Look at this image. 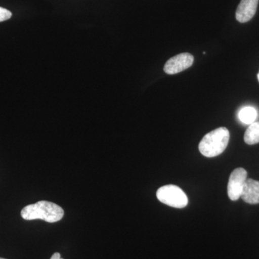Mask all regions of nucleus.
Segmentation results:
<instances>
[{
    "label": "nucleus",
    "mask_w": 259,
    "mask_h": 259,
    "mask_svg": "<svg viewBox=\"0 0 259 259\" xmlns=\"http://www.w3.org/2000/svg\"><path fill=\"white\" fill-rule=\"evenodd\" d=\"M64 211L60 206L48 201H39L35 204H29L21 211V216L25 221L42 220L48 223H56L61 221Z\"/></svg>",
    "instance_id": "1"
},
{
    "label": "nucleus",
    "mask_w": 259,
    "mask_h": 259,
    "mask_svg": "<svg viewBox=\"0 0 259 259\" xmlns=\"http://www.w3.org/2000/svg\"><path fill=\"white\" fill-rule=\"evenodd\" d=\"M229 140V131L225 127H218L204 136L199 144V152L205 157H215L224 152Z\"/></svg>",
    "instance_id": "2"
},
{
    "label": "nucleus",
    "mask_w": 259,
    "mask_h": 259,
    "mask_svg": "<svg viewBox=\"0 0 259 259\" xmlns=\"http://www.w3.org/2000/svg\"><path fill=\"white\" fill-rule=\"evenodd\" d=\"M156 197L162 203L175 208H184L188 204L187 195L182 189L176 185L161 187L157 190Z\"/></svg>",
    "instance_id": "3"
},
{
    "label": "nucleus",
    "mask_w": 259,
    "mask_h": 259,
    "mask_svg": "<svg viewBox=\"0 0 259 259\" xmlns=\"http://www.w3.org/2000/svg\"><path fill=\"white\" fill-rule=\"evenodd\" d=\"M247 179V171L244 168H237L232 172L228 185V194L231 200L236 201L241 197Z\"/></svg>",
    "instance_id": "4"
},
{
    "label": "nucleus",
    "mask_w": 259,
    "mask_h": 259,
    "mask_svg": "<svg viewBox=\"0 0 259 259\" xmlns=\"http://www.w3.org/2000/svg\"><path fill=\"white\" fill-rule=\"evenodd\" d=\"M194 62V56L189 53H182L168 59L163 70L167 74H178L189 69Z\"/></svg>",
    "instance_id": "5"
},
{
    "label": "nucleus",
    "mask_w": 259,
    "mask_h": 259,
    "mask_svg": "<svg viewBox=\"0 0 259 259\" xmlns=\"http://www.w3.org/2000/svg\"><path fill=\"white\" fill-rule=\"evenodd\" d=\"M259 0H241L236 10V18L239 23L249 21L256 13Z\"/></svg>",
    "instance_id": "6"
},
{
    "label": "nucleus",
    "mask_w": 259,
    "mask_h": 259,
    "mask_svg": "<svg viewBox=\"0 0 259 259\" xmlns=\"http://www.w3.org/2000/svg\"><path fill=\"white\" fill-rule=\"evenodd\" d=\"M241 197L245 202L250 204H259V182L247 179L243 186Z\"/></svg>",
    "instance_id": "7"
},
{
    "label": "nucleus",
    "mask_w": 259,
    "mask_h": 259,
    "mask_svg": "<svg viewBox=\"0 0 259 259\" xmlns=\"http://www.w3.org/2000/svg\"><path fill=\"white\" fill-rule=\"evenodd\" d=\"M245 144L254 145L259 143V121L250 124L244 135Z\"/></svg>",
    "instance_id": "8"
},
{
    "label": "nucleus",
    "mask_w": 259,
    "mask_h": 259,
    "mask_svg": "<svg viewBox=\"0 0 259 259\" xmlns=\"http://www.w3.org/2000/svg\"><path fill=\"white\" fill-rule=\"evenodd\" d=\"M238 117L242 122L250 125L255 122L257 117V112L253 107H245L241 109L238 114Z\"/></svg>",
    "instance_id": "9"
},
{
    "label": "nucleus",
    "mask_w": 259,
    "mask_h": 259,
    "mask_svg": "<svg viewBox=\"0 0 259 259\" xmlns=\"http://www.w3.org/2000/svg\"><path fill=\"white\" fill-rule=\"evenodd\" d=\"M12 13L9 10L0 7V23L11 18Z\"/></svg>",
    "instance_id": "10"
},
{
    "label": "nucleus",
    "mask_w": 259,
    "mask_h": 259,
    "mask_svg": "<svg viewBox=\"0 0 259 259\" xmlns=\"http://www.w3.org/2000/svg\"><path fill=\"white\" fill-rule=\"evenodd\" d=\"M51 259H63L61 258L60 253H55L54 255L51 256Z\"/></svg>",
    "instance_id": "11"
},
{
    "label": "nucleus",
    "mask_w": 259,
    "mask_h": 259,
    "mask_svg": "<svg viewBox=\"0 0 259 259\" xmlns=\"http://www.w3.org/2000/svg\"><path fill=\"white\" fill-rule=\"evenodd\" d=\"M257 77H258V81H259V72H258V75H257Z\"/></svg>",
    "instance_id": "12"
},
{
    "label": "nucleus",
    "mask_w": 259,
    "mask_h": 259,
    "mask_svg": "<svg viewBox=\"0 0 259 259\" xmlns=\"http://www.w3.org/2000/svg\"><path fill=\"white\" fill-rule=\"evenodd\" d=\"M0 259H5V258H0Z\"/></svg>",
    "instance_id": "13"
}]
</instances>
